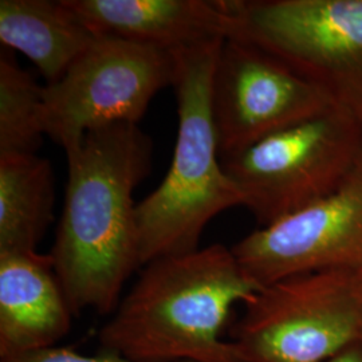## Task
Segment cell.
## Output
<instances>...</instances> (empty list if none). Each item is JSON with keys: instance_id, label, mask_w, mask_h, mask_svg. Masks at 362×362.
<instances>
[{"instance_id": "cell-1", "label": "cell", "mask_w": 362, "mask_h": 362, "mask_svg": "<svg viewBox=\"0 0 362 362\" xmlns=\"http://www.w3.org/2000/svg\"><path fill=\"white\" fill-rule=\"evenodd\" d=\"M152 140L136 124L93 129L66 152L67 187L52 258L74 315L116 310L140 264L133 194L152 168Z\"/></svg>"}, {"instance_id": "cell-2", "label": "cell", "mask_w": 362, "mask_h": 362, "mask_svg": "<svg viewBox=\"0 0 362 362\" xmlns=\"http://www.w3.org/2000/svg\"><path fill=\"white\" fill-rule=\"evenodd\" d=\"M262 288L219 243L161 257L145 264L98 339L133 362H243L221 332L233 306Z\"/></svg>"}, {"instance_id": "cell-3", "label": "cell", "mask_w": 362, "mask_h": 362, "mask_svg": "<svg viewBox=\"0 0 362 362\" xmlns=\"http://www.w3.org/2000/svg\"><path fill=\"white\" fill-rule=\"evenodd\" d=\"M224 39L173 52L179 130L168 172L136 207L141 264L192 252L208 223L242 196L221 167L212 79Z\"/></svg>"}, {"instance_id": "cell-4", "label": "cell", "mask_w": 362, "mask_h": 362, "mask_svg": "<svg viewBox=\"0 0 362 362\" xmlns=\"http://www.w3.org/2000/svg\"><path fill=\"white\" fill-rule=\"evenodd\" d=\"M227 39L270 52L362 124V0H226Z\"/></svg>"}, {"instance_id": "cell-5", "label": "cell", "mask_w": 362, "mask_h": 362, "mask_svg": "<svg viewBox=\"0 0 362 362\" xmlns=\"http://www.w3.org/2000/svg\"><path fill=\"white\" fill-rule=\"evenodd\" d=\"M361 152V122L332 106L220 158L243 207L266 227L333 192Z\"/></svg>"}, {"instance_id": "cell-6", "label": "cell", "mask_w": 362, "mask_h": 362, "mask_svg": "<svg viewBox=\"0 0 362 362\" xmlns=\"http://www.w3.org/2000/svg\"><path fill=\"white\" fill-rule=\"evenodd\" d=\"M230 341L243 362H326L360 342L351 272H311L264 286Z\"/></svg>"}, {"instance_id": "cell-7", "label": "cell", "mask_w": 362, "mask_h": 362, "mask_svg": "<svg viewBox=\"0 0 362 362\" xmlns=\"http://www.w3.org/2000/svg\"><path fill=\"white\" fill-rule=\"evenodd\" d=\"M173 79V52L97 37L61 79L43 88L45 134L67 152L90 130L137 125Z\"/></svg>"}, {"instance_id": "cell-8", "label": "cell", "mask_w": 362, "mask_h": 362, "mask_svg": "<svg viewBox=\"0 0 362 362\" xmlns=\"http://www.w3.org/2000/svg\"><path fill=\"white\" fill-rule=\"evenodd\" d=\"M332 106L324 91L279 58L246 42L224 39L212 79L220 157Z\"/></svg>"}, {"instance_id": "cell-9", "label": "cell", "mask_w": 362, "mask_h": 362, "mask_svg": "<svg viewBox=\"0 0 362 362\" xmlns=\"http://www.w3.org/2000/svg\"><path fill=\"white\" fill-rule=\"evenodd\" d=\"M259 286L362 266V152L333 192L247 235L233 247Z\"/></svg>"}, {"instance_id": "cell-10", "label": "cell", "mask_w": 362, "mask_h": 362, "mask_svg": "<svg viewBox=\"0 0 362 362\" xmlns=\"http://www.w3.org/2000/svg\"><path fill=\"white\" fill-rule=\"evenodd\" d=\"M97 37L167 52L227 39L226 0H66Z\"/></svg>"}, {"instance_id": "cell-11", "label": "cell", "mask_w": 362, "mask_h": 362, "mask_svg": "<svg viewBox=\"0 0 362 362\" xmlns=\"http://www.w3.org/2000/svg\"><path fill=\"white\" fill-rule=\"evenodd\" d=\"M73 315L50 254H0L1 362L55 346L69 333Z\"/></svg>"}, {"instance_id": "cell-12", "label": "cell", "mask_w": 362, "mask_h": 362, "mask_svg": "<svg viewBox=\"0 0 362 362\" xmlns=\"http://www.w3.org/2000/svg\"><path fill=\"white\" fill-rule=\"evenodd\" d=\"M97 35L66 0H1L0 40L37 66L47 85L57 82Z\"/></svg>"}, {"instance_id": "cell-13", "label": "cell", "mask_w": 362, "mask_h": 362, "mask_svg": "<svg viewBox=\"0 0 362 362\" xmlns=\"http://www.w3.org/2000/svg\"><path fill=\"white\" fill-rule=\"evenodd\" d=\"M52 207L50 161L37 153L0 155V254L37 251Z\"/></svg>"}, {"instance_id": "cell-14", "label": "cell", "mask_w": 362, "mask_h": 362, "mask_svg": "<svg viewBox=\"0 0 362 362\" xmlns=\"http://www.w3.org/2000/svg\"><path fill=\"white\" fill-rule=\"evenodd\" d=\"M43 88L1 52L0 58V155L35 153L43 128Z\"/></svg>"}, {"instance_id": "cell-15", "label": "cell", "mask_w": 362, "mask_h": 362, "mask_svg": "<svg viewBox=\"0 0 362 362\" xmlns=\"http://www.w3.org/2000/svg\"><path fill=\"white\" fill-rule=\"evenodd\" d=\"M6 362H133L113 353L103 350V353H98L95 356H85L79 354L73 349L67 348H46V349L34 350L30 353L21 354L18 357H13Z\"/></svg>"}, {"instance_id": "cell-16", "label": "cell", "mask_w": 362, "mask_h": 362, "mask_svg": "<svg viewBox=\"0 0 362 362\" xmlns=\"http://www.w3.org/2000/svg\"><path fill=\"white\" fill-rule=\"evenodd\" d=\"M351 278H353L354 296H356V300H357L358 322H360V344L362 345V266L351 272Z\"/></svg>"}, {"instance_id": "cell-17", "label": "cell", "mask_w": 362, "mask_h": 362, "mask_svg": "<svg viewBox=\"0 0 362 362\" xmlns=\"http://www.w3.org/2000/svg\"><path fill=\"white\" fill-rule=\"evenodd\" d=\"M326 362H362V345L357 342Z\"/></svg>"}]
</instances>
